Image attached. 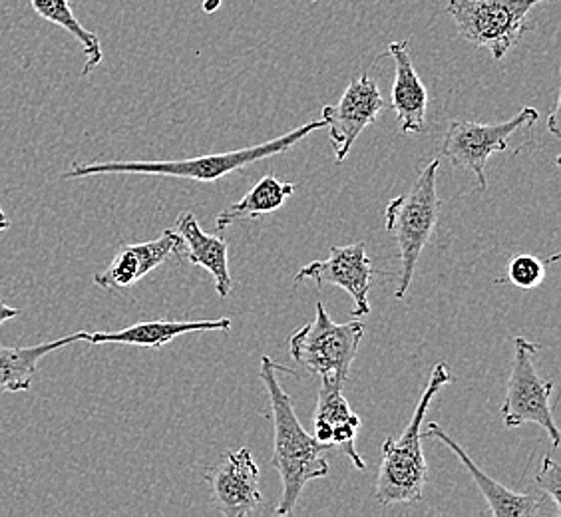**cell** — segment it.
<instances>
[{
  "label": "cell",
  "mask_w": 561,
  "mask_h": 517,
  "mask_svg": "<svg viewBox=\"0 0 561 517\" xmlns=\"http://www.w3.org/2000/svg\"><path fill=\"white\" fill-rule=\"evenodd\" d=\"M277 372L295 375L289 368L273 363L263 356L260 378L270 394L271 416H273V468L279 472L280 492L277 516H289L299 502L305 485L329 475V462L324 453L333 448L319 443L314 436L302 430L301 422L295 414L289 394L283 390Z\"/></svg>",
  "instance_id": "obj_1"
},
{
  "label": "cell",
  "mask_w": 561,
  "mask_h": 517,
  "mask_svg": "<svg viewBox=\"0 0 561 517\" xmlns=\"http://www.w3.org/2000/svg\"><path fill=\"white\" fill-rule=\"evenodd\" d=\"M327 128L324 119L307 122L299 128L291 129L289 134L279 136L275 140L257 143L243 150L226 151V153H209L190 160H173V162H104V163H72L68 172L62 173V180H82L90 175H104V173H136V175H162V177H182L194 180L204 184H214L229 173L239 172L251 163L267 160L273 156H280L291 150L299 141L311 136L317 129Z\"/></svg>",
  "instance_id": "obj_2"
},
{
  "label": "cell",
  "mask_w": 561,
  "mask_h": 517,
  "mask_svg": "<svg viewBox=\"0 0 561 517\" xmlns=\"http://www.w3.org/2000/svg\"><path fill=\"white\" fill-rule=\"evenodd\" d=\"M453 372L446 363L432 368L428 384L422 392L409 426L399 440L387 438L382 444V460L377 475V502L380 506H399L422 502L424 485L428 482V466L422 452V422L434 397L453 382Z\"/></svg>",
  "instance_id": "obj_3"
},
{
  "label": "cell",
  "mask_w": 561,
  "mask_h": 517,
  "mask_svg": "<svg viewBox=\"0 0 561 517\" xmlns=\"http://www.w3.org/2000/svg\"><path fill=\"white\" fill-rule=\"evenodd\" d=\"M440 160H432L422 170L407 194L394 197L387 205V231L399 245L400 279L394 291L397 299H402L411 289L414 271L419 265L422 251L428 245L440 216V199L436 192V175Z\"/></svg>",
  "instance_id": "obj_4"
},
{
  "label": "cell",
  "mask_w": 561,
  "mask_h": 517,
  "mask_svg": "<svg viewBox=\"0 0 561 517\" xmlns=\"http://www.w3.org/2000/svg\"><path fill=\"white\" fill-rule=\"evenodd\" d=\"M548 0H448V14L460 36L490 50L496 60L528 33L529 12Z\"/></svg>",
  "instance_id": "obj_5"
},
{
  "label": "cell",
  "mask_w": 561,
  "mask_h": 517,
  "mask_svg": "<svg viewBox=\"0 0 561 517\" xmlns=\"http://www.w3.org/2000/svg\"><path fill=\"white\" fill-rule=\"evenodd\" d=\"M365 324L348 321L339 324L329 317L323 302H317L313 323L305 324L289 338V353L301 367L319 377L339 378L346 382L355 363Z\"/></svg>",
  "instance_id": "obj_6"
},
{
  "label": "cell",
  "mask_w": 561,
  "mask_h": 517,
  "mask_svg": "<svg viewBox=\"0 0 561 517\" xmlns=\"http://www.w3.org/2000/svg\"><path fill=\"white\" fill-rule=\"evenodd\" d=\"M514 360L507 378L506 399L502 402V418L506 428H519L524 424H538L551 438V446H560V428L553 418L550 399L553 382L543 380L536 370L534 358L541 346L529 343L524 336L514 338Z\"/></svg>",
  "instance_id": "obj_7"
},
{
  "label": "cell",
  "mask_w": 561,
  "mask_h": 517,
  "mask_svg": "<svg viewBox=\"0 0 561 517\" xmlns=\"http://www.w3.org/2000/svg\"><path fill=\"white\" fill-rule=\"evenodd\" d=\"M540 112L536 108H524L502 124H484L470 119H453L446 138L443 141V153L456 165L474 173L478 185L486 192V163L492 153L506 151L507 141L522 129L536 126Z\"/></svg>",
  "instance_id": "obj_8"
},
{
  "label": "cell",
  "mask_w": 561,
  "mask_h": 517,
  "mask_svg": "<svg viewBox=\"0 0 561 517\" xmlns=\"http://www.w3.org/2000/svg\"><path fill=\"white\" fill-rule=\"evenodd\" d=\"M385 106L387 104L380 96L377 80L368 74H360L351 80L339 104L321 110V118L329 128L336 163L345 162L358 136L378 118Z\"/></svg>",
  "instance_id": "obj_9"
},
{
  "label": "cell",
  "mask_w": 561,
  "mask_h": 517,
  "mask_svg": "<svg viewBox=\"0 0 561 517\" xmlns=\"http://www.w3.org/2000/svg\"><path fill=\"white\" fill-rule=\"evenodd\" d=\"M260 466L249 448L226 452L206 472L217 512L226 517L253 514L263 504Z\"/></svg>",
  "instance_id": "obj_10"
},
{
  "label": "cell",
  "mask_w": 561,
  "mask_h": 517,
  "mask_svg": "<svg viewBox=\"0 0 561 517\" xmlns=\"http://www.w3.org/2000/svg\"><path fill=\"white\" fill-rule=\"evenodd\" d=\"M375 269L367 255V245L358 241L346 248H331V255L324 261H313L295 275V285L302 280H314L321 289L324 285L341 287L355 302L353 319L370 313L368 292L373 287Z\"/></svg>",
  "instance_id": "obj_11"
},
{
  "label": "cell",
  "mask_w": 561,
  "mask_h": 517,
  "mask_svg": "<svg viewBox=\"0 0 561 517\" xmlns=\"http://www.w3.org/2000/svg\"><path fill=\"white\" fill-rule=\"evenodd\" d=\"M172 257H184V243L175 229H165L158 239L119 249L108 267L94 275V285L106 291L130 289Z\"/></svg>",
  "instance_id": "obj_12"
},
{
  "label": "cell",
  "mask_w": 561,
  "mask_h": 517,
  "mask_svg": "<svg viewBox=\"0 0 561 517\" xmlns=\"http://www.w3.org/2000/svg\"><path fill=\"white\" fill-rule=\"evenodd\" d=\"M343 387V380L323 377L313 414V436L346 456L356 470H367V462L356 452L355 446L360 418L348 406Z\"/></svg>",
  "instance_id": "obj_13"
},
{
  "label": "cell",
  "mask_w": 561,
  "mask_h": 517,
  "mask_svg": "<svg viewBox=\"0 0 561 517\" xmlns=\"http://www.w3.org/2000/svg\"><path fill=\"white\" fill-rule=\"evenodd\" d=\"M389 55L394 60V84L392 104L400 134H422L426 128L428 92L422 84L421 76L414 68L409 41H394L389 44Z\"/></svg>",
  "instance_id": "obj_14"
},
{
  "label": "cell",
  "mask_w": 561,
  "mask_h": 517,
  "mask_svg": "<svg viewBox=\"0 0 561 517\" xmlns=\"http://www.w3.org/2000/svg\"><path fill=\"white\" fill-rule=\"evenodd\" d=\"M428 438H436L440 443L446 444L456 458L462 462L468 474L472 475L474 484L478 490L482 492V496L488 502L490 514L494 517H534L541 514V499L540 497L531 496V494H518L507 490L506 485L500 484L496 480H492L490 475L476 466L474 460L466 453L465 448L450 438L443 426H438L436 422H431L426 426V434Z\"/></svg>",
  "instance_id": "obj_15"
},
{
  "label": "cell",
  "mask_w": 561,
  "mask_h": 517,
  "mask_svg": "<svg viewBox=\"0 0 561 517\" xmlns=\"http://www.w3.org/2000/svg\"><path fill=\"white\" fill-rule=\"evenodd\" d=\"M173 229L184 243V257L192 265L206 269L214 277L217 295L221 299L229 297V292L233 289V280L229 275L226 239L209 235L190 211L178 217Z\"/></svg>",
  "instance_id": "obj_16"
},
{
  "label": "cell",
  "mask_w": 561,
  "mask_h": 517,
  "mask_svg": "<svg viewBox=\"0 0 561 517\" xmlns=\"http://www.w3.org/2000/svg\"><path fill=\"white\" fill-rule=\"evenodd\" d=\"M199 331H231L229 319L216 321H146V323L131 324L116 333H87L84 343L90 345H126L146 346V348H162L170 345L173 338L187 333Z\"/></svg>",
  "instance_id": "obj_17"
},
{
  "label": "cell",
  "mask_w": 561,
  "mask_h": 517,
  "mask_svg": "<svg viewBox=\"0 0 561 517\" xmlns=\"http://www.w3.org/2000/svg\"><path fill=\"white\" fill-rule=\"evenodd\" d=\"M87 331L68 334L50 343L34 346H0V392H26L33 387L38 363L44 356L84 341Z\"/></svg>",
  "instance_id": "obj_18"
},
{
  "label": "cell",
  "mask_w": 561,
  "mask_h": 517,
  "mask_svg": "<svg viewBox=\"0 0 561 517\" xmlns=\"http://www.w3.org/2000/svg\"><path fill=\"white\" fill-rule=\"evenodd\" d=\"M295 194V185L283 182L275 175H265L260 184L243 195L238 204L227 205L226 209L217 216V231H226L227 227L233 226L236 221L253 219V217L275 214L283 204Z\"/></svg>",
  "instance_id": "obj_19"
},
{
  "label": "cell",
  "mask_w": 561,
  "mask_h": 517,
  "mask_svg": "<svg viewBox=\"0 0 561 517\" xmlns=\"http://www.w3.org/2000/svg\"><path fill=\"white\" fill-rule=\"evenodd\" d=\"M33 11L55 26L65 28L66 33L72 34V38L82 44V50L87 55V62L82 66V76H88L100 62H102V44L98 34L87 31L80 21L76 19L70 0H31Z\"/></svg>",
  "instance_id": "obj_20"
},
{
  "label": "cell",
  "mask_w": 561,
  "mask_h": 517,
  "mask_svg": "<svg viewBox=\"0 0 561 517\" xmlns=\"http://www.w3.org/2000/svg\"><path fill=\"white\" fill-rule=\"evenodd\" d=\"M546 279V265L534 255H516L507 263L506 279L518 289H536Z\"/></svg>",
  "instance_id": "obj_21"
},
{
  "label": "cell",
  "mask_w": 561,
  "mask_h": 517,
  "mask_svg": "<svg viewBox=\"0 0 561 517\" xmlns=\"http://www.w3.org/2000/svg\"><path fill=\"white\" fill-rule=\"evenodd\" d=\"M561 468L558 460L546 453L541 458L540 470L536 474V484L540 490L546 492V496L551 497V502L556 504V514H561Z\"/></svg>",
  "instance_id": "obj_22"
},
{
  "label": "cell",
  "mask_w": 561,
  "mask_h": 517,
  "mask_svg": "<svg viewBox=\"0 0 561 517\" xmlns=\"http://www.w3.org/2000/svg\"><path fill=\"white\" fill-rule=\"evenodd\" d=\"M21 309H14L11 305H7V302L0 299V324L7 323V321H11V319H16V317H21Z\"/></svg>",
  "instance_id": "obj_23"
},
{
  "label": "cell",
  "mask_w": 561,
  "mask_h": 517,
  "mask_svg": "<svg viewBox=\"0 0 561 517\" xmlns=\"http://www.w3.org/2000/svg\"><path fill=\"white\" fill-rule=\"evenodd\" d=\"M221 2H224V0H204L202 9H204V12H206V14H214V12L219 11Z\"/></svg>",
  "instance_id": "obj_24"
},
{
  "label": "cell",
  "mask_w": 561,
  "mask_h": 517,
  "mask_svg": "<svg viewBox=\"0 0 561 517\" xmlns=\"http://www.w3.org/2000/svg\"><path fill=\"white\" fill-rule=\"evenodd\" d=\"M558 114H560V106L553 110V114H551L550 118V129L556 134V136H560V128H558Z\"/></svg>",
  "instance_id": "obj_25"
},
{
  "label": "cell",
  "mask_w": 561,
  "mask_h": 517,
  "mask_svg": "<svg viewBox=\"0 0 561 517\" xmlns=\"http://www.w3.org/2000/svg\"><path fill=\"white\" fill-rule=\"evenodd\" d=\"M9 227H11V221L7 219L4 211H2V205H0V231H4V229H9Z\"/></svg>",
  "instance_id": "obj_26"
},
{
  "label": "cell",
  "mask_w": 561,
  "mask_h": 517,
  "mask_svg": "<svg viewBox=\"0 0 561 517\" xmlns=\"http://www.w3.org/2000/svg\"><path fill=\"white\" fill-rule=\"evenodd\" d=\"M313 2H319V0H313Z\"/></svg>",
  "instance_id": "obj_27"
}]
</instances>
